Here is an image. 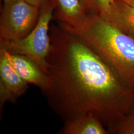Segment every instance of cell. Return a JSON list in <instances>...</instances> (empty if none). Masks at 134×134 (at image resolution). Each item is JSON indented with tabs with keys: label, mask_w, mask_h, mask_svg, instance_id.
Returning <instances> with one entry per match:
<instances>
[{
	"label": "cell",
	"mask_w": 134,
	"mask_h": 134,
	"mask_svg": "<svg viewBox=\"0 0 134 134\" xmlns=\"http://www.w3.org/2000/svg\"><path fill=\"white\" fill-rule=\"evenodd\" d=\"M87 12L96 14L111 23L116 10V0H81Z\"/></svg>",
	"instance_id": "obj_10"
},
{
	"label": "cell",
	"mask_w": 134,
	"mask_h": 134,
	"mask_svg": "<svg viewBox=\"0 0 134 134\" xmlns=\"http://www.w3.org/2000/svg\"><path fill=\"white\" fill-rule=\"evenodd\" d=\"M14 0H3L4 3V6L10 4L12 2H13Z\"/></svg>",
	"instance_id": "obj_14"
},
{
	"label": "cell",
	"mask_w": 134,
	"mask_h": 134,
	"mask_svg": "<svg viewBox=\"0 0 134 134\" xmlns=\"http://www.w3.org/2000/svg\"><path fill=\"white\" fill-rule=\"evenodd\" d=\"M29 83L20 77L10 61L9 53L0 49V108L5 102L14 103L29 88Z\"/></svg>",
	"instance_id": "obj_5"
},
{
	"label": "cell",
	"mask_w": 134,
	"mask_h": 134,
	"mask_svg": "<svg viewBox=\"0 0 134 134\" xmlns=\"http://www.w3.org/2000/svg\"><path fill=\"white\" fill-rule=\"evenodd\" d=\"M39 9L38 20L30 32L19 40L1 41L0 49H5L10 54H20L30 58L47 74V58L51 47L49 24L54 16L55 5L52 0H46Z\"/></svg>",
	"instance_id": "obj_3"
},
{
	"label": "cell",
	"mask_w": 134,
	"mask_h": 134,
	"mask_svg": "<svg viewBox=\"0 0 134 134\" xmlns=\"http://www.w3.org/2000/svg\"><path fill=\"white\" fill-rule=\"evenodd\" d=\"M39 14V8L24 0H14L4 6L0 18V41L26 36L37 24Z\"/></svg>",
	"instance_id": "obj_4"
},
{
	"label": "cell",
	"mask_w": 134,
	"mask_h": 134,
	"mask_svg": "<svg viewBox=\"0 0 134 134\" xmlns=\"http://www.w3.org/2000/svg\"><path fill=\"white\" fill-rule=\"evenodd\" d=\"M9 55L13 66L24 81L38 87L41 91L46 88L49 77L37 63L23 55L10 53Z\"/></svg>",
	"instance_id": "obj_6"
},
{
	"label": "cell",
	"mask_w": 134,
	"mask_h": 134,
	"mask_svg": "<svg viewBox=\"0 0 134 134\" xmlns=\"http://www.w3.org/2000/svg\"><path fill=\"white\" fill-rule=\"evenodd\" d=\"M64 123L59 134H109L100 121L92 114L82 115Z\"/></svg>",
	"instance_id": "obj_8"
},
{
	"label": "cell",
	"mask_w": 134,
	"mask_h": 134,
	"mask_svg": "<svg viewBox=\"0 0 134 134\" xmlns=\"http://www.w3.org/2000/svg\"><path fill=\"white\" fill-rule=\"evenodd\" d=\"M55 5V16L61 24L75 27L86 19L87 12L81 0H52Z\"/></svg>",
	"instance_id": "obj_7"
},
{
	"label": "cell",
	"mask_w": 134,
	"mask_h": 134,
	"mask_svg": "<svg viewBox=\"0 0 134 134\" xmlns=\"http://www.w3.org/2000/svg\"><path fill=\"white\" fill-rule=\"evenodd\" d=\"M30 5L40 8L46 0H24Z\"/></svg>",
	"instance_id": "obj_12"
},
{
	"label": "cell",
	"mask_w": 134,
	"mask_h": 134,
	"mask_svg": "<svg viewBox=\"0 0 134 134\" xmlns=\"http://www.w3.org/2000/svg\"><path fill=\"white\" fill-rule=\"evenodd\" d=\"M61 26L87 44L134 91V38L91 13L78 26Z\"/></svg>",
	"instance_id": "obj_2"
},
{
	"label": "cell",
	"mask_w": 134,
	"mask_h": 134,
	"mask_svg": "<svg viewBox=\"0 0 134 134\" xmlns=\"http://www.w3.org/2000/svg\"><path fill=\"white\" fill-rule=\"evenodd\" d=\"M47 58L48 86L42 92L66 122L92 114L108 129L134 109V91L87 44L53 27Z\"/></svg>",
	"instance_id": "obj_1"
},
{
	"label": "cell",
	"mask_w": 134,
	"mask_h": 134,
	"mask_svg": "<svg viewBox=\"0 0 134 134\" xmlns=\"http://www.w3.org/2000/svg\"><path fill=\"white\" fill-rule=\"evenodd\" d=\"M110 24L134 38V7L116 0V10Z\"/></svg>",
	"instance_id": "obj_9"
},
{
	"label": "cell",
	"mask_w": 134,
	"mask_h": 134,
	"mask_svg": "<svg viewBox=\"0 0 134 134\" xmlns=\"http://www.w3.org/2000/svg\"><path fill=\"white\" fill-rule=\"evenodd\" d=\"M127 4L134 7V0H120Z\"/></svg>",
	"instance_id": "obj_13"
},
{
	"label": "cell",
	"mask_w": 134,
	"mask_h": 134,
	"mask_svg": "<svg viewBox=\"0 0 134 134\" xmlns=\"http://www.w3.org/2000/svg\"><path fill=\"white\" fill-rule=\"evenodd\" d=\"M108 131L110 134H134V109Z\"/></svg>",
	"instance_id": "obj_11"
}]
</instances>
